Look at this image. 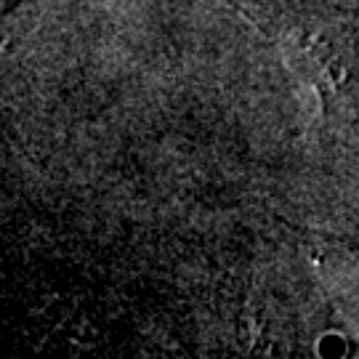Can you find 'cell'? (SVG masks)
<instances>
[{
	"label": "cell",
	"instance_id": "obj_1",
	"mask_svg": "<svg viewBox=\"0 0 359 359\" xmlns=\"http://www.w3.org/2000/svg\"><path fill=\"white\" fill-rule=\"evenodd\" d=\"M298 46V67L311 69V83H317V88H335L341 83V62L333 56L330 43L320 38H301Z\"/></svg>",
	"mask_w": 359,
	"mask_h": 359
}]
</instances>
